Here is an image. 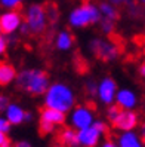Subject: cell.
<instances>
[{"mask_svg":"<svg viewBox=\"0 0 145 147\" xmlns=\"http://www.w3.org/2000/svg\"><path fill=\"white\" fill-rule=\"evenodd\" d=\"M43 104L45 107L59 110L67 115L76 107V94L71 86L64 82L50 83L43 95Z\"/></svg>","mask_w":145,"mask_h":147,"instance_id":"cell-1","label":"cell"},{"mask_svg":"<svg viewBox=\"0 0 145 147\" xmlns=\"http://www.w3.org/2000/svg\"><path fill=\"white\" fill-rule=\"evenodd\" d=\"M16 86L22 92H27L30 95H45L49 88V76L41 68H24L16 76Z\"/></svg>","mask_w":145,"mask_h":147,"instance_id":"cell-2","label":"cell"},{"mask_svg":"<svg viewBox=\"0 0 145 147\" xmlns=\"http://www.w3.org/2000/svg\"><path fill=\"white\" fill-rule=\"evenodd\" d=\"M99 5L92 2H83L82 5L73 7V11L68 13V24L73 28H86L101 21Z\"/></svg>","mask_w":145,"mask_h":147,"instance_id":"cell-3","label":"cell"},{"mask_svg":"<svg viewBox=\"0 0 145 147\" xmlns=\"http://www.w3.org/2000/svg\"><path fill=\"white\" fill-rule=\"evenodd\" d=\"M108 131V125L104 120H95L93 125L89 128H84L77 131V140L79 146L82 147H96L101 141V138L104 137Z\"/></svg>","mask_w":145,"mask_h":147,"instance_id":"cell-4","label":"cell"},{"mask_svg":"<svg viewBox=\"0 0 145 147\" xmlns=\"http://www.w3.org/2000/svg\"><path fill=\"white\" fill-rule=\"evenodd\" d=\"M47 13L46 7L39 3H33L25 11V22H27L30 33L41 34L47 27Z\"/></svg>","mask_w":145,"mask_h":147,"instance_id":"cell-5","label":"cell"},{"mask_svg":"<svg viewBox=\"0 0 145 147\" xmlns=\"http://www.w3.org/2000/svg\"><path fill=\"white\" fill-rule=\"evenodd\" d=\"M95 111L92 107L82 104V106H76L71 111H70V123L71 128H74L76 131H80V129L89 128L90 125H93L95 122Z\"/></svg>","mask_w":145,"mask_h":147,"instance_id":"cell-6","label":"cell"},{"mask_svg":"<svg viewBox=\"0 0 145 147\" xmlns=\"http://www.w3.org/2000/svg\"><path fill=\"white\" fill-rule=\"evenodd\" d=\"M90 51L104 61H114L120 57V48L117 43L104 39H93L89 43Z\"/></svg>","mask_w":145,"mask_h":147,"instance_id":"cell-7","label":"cell"},{"mask_svg":"<svg viewBox=\"0 0 145 147\" xmlns=\"http://www.w3.org/2000/svg\"><path fill=\"white\" fill-rule=\"evenodd\" d=\"M118 91V86L117 82L110 76H105L98 82V92H96V97L99 100V102L105 106H111L116 102V95Z\"/></svg>","mask_w":145,"mask_h":147,"instance_id":"cell-8","label":"cell"},{"mask_svg":"<svg viewBox=\"0 0 145 147\" xmlns=\"http://www.w3.org/2000/svg\"><path fill=\"white\" fill-rule=\"evenodd\" d=\"M24 24V16L18 9L13 11H6L0 15V27H2L3 34H15L19 31L21 25Z\"/></svg>","mask_w":145,"mask_h":147,"instance_id":"cell-9","label":"cell"},{"mask_svg":"<svg viewBox=\"0 0 145 147\" xmlns=\"http://www.w3.org/2000/svg\"><path fill=\"white\" fill-rule=\"evenodd\" d=\"M138 125H139V116L135 110H120L117 119L113 122V126L120 132L135 131V128Z\"/></svg>","mask_w":145,"mask_h":147,"instance_id":"cell-10","label":"cell"},{"mask_svg":"<svg viewBox=\"0 0 145 147\" xmlns=\"http://www.w3.org/2000/svg\"><path fill=\"white\" fill-rule=\"evenodd\" d=\"M138 94H136L133 89L130 88H120L117 91L116 95V102L122 110H133L136 106H138Z\"/></svg>","mask_w":145,"mask_h":147,"instance_id":"cell-11","label":"cell"},{"mask_svg":"<svg viewBox=\"0 0 145 147\" xmlns=\"http://www.w3.org/2000/svg\"><path fill=\"white\" fill-rule=\"evenodd\" d=\"M117 144L118 147H145L141 134H138L136 131L120 132L117 137Z\"/></svg>","mask_w":145,"mask_h":147,"instance_id":"cell-12","label":"cell"},{"mask_svg":"<svg viewBox=\"0 0 145 147\" xmlns=\"http://www.w3.org/2000/svg\"><path fill=\"white\" fill-rule=\"evenodd\" d=\"M40 120H45V122L52 123L55 126H61L67 120V115L62 113V111H59V110L45 107L43 110L40 111Z\"/></svg>","mask_w":145,"mask_h":147,"instance_id":"cell-13","label":"cell"},{"mask_svg":"<svg viewBox=\"0 0 145 147\" xmlns=\"http://www.w3.org/2000/svg\"><path fill=\"white\" fill-rule=\"evenodd\" d=\"M5 116L12 125H21L25 120V110L16 102H9L7 109L5 110Z\"/></svg>","mask_w":145,"mask_h":147,"instance_id":"cell-14","label":"cell"},{"mask_svg":"<svg viewBox=\"0 0 145 147\" xmlns=\"http://www.w3.org/2000/svg\"><path fill=\"white\" fill-rule=\"evenodd\" d=\"M16 68L9 63H0V86H9L16 80Z\"/></svg>","mask_w":145,"mask_h":147,"instance_id":"cell-15","label":"cell"},{"mask_svg":"<svg viewBox=\"0 0 145 147\" xmlns=\"http://www.w3.org/2000/svg\"><path fill=\"white\" fill-rule=\"evenodd\" d=\"M74 45V39H73V34L68 31V30H61L56 37H55V48L61 52H67L70 51Z\"/></svg>","mask_w":145,"mask_h":147,"instance_id":"cell-16","label":"cell"},{"mask_svg":"<svg viewBox=\"0 0 145 147\" xmlns=\"http://www.w3.org/2000/svg\"><path fill=\"white\" fill-rule=\"evenodd\" d=\"M59 141L67 147H77L79 146V140H77V131L74 128H65L62 129L58 135Z\"/></svg>","mask_w":145,"mask_h":147,"instance_id":"cell-17","label":"cell"},{"mask_svg":"<svg viewBox=\"0 0 145 147\" xmlns=\"http://www.w3.org/2000/svg\"><path fill=\"white\" fill-rule=\"evenodd\" d=\"M99 12H101V20H108V21H117L118 20V11L117 6L111 5L110 2H102L99 5Z\"/></svg>","mask_w":145,"mask_h":147,"instance_id":"cell-18","label":"cell"},{"mask_svg":"<svg viewBox=\"0 0 145 147\" xmlns=\"http://www.w3.org/2000/svg\"><path fill=\"white\" fill-rule=\"evenodd\" d=\"M24 0H0V6L5 7L6 11H13L18 9V7L22 5Z\"/></svg>","mask_w":145,"mask_h":147,"instance_id":"cell-19","label":"cell"},{"mask_svg":"<svg viewBox=\"0 0 145 147\" xmlns=\"http://www.w3.org/2000/svg\"><path fill=\"white\" fill-rule=\"evenodd\" d=\"M101 31L104 34H111L116 28V22L114 21H108V20H101Z\"/></svg>","mask_w":145,"mask_h":147,"instance_id":"cell-20","label":"cell"},{"mask_svg":"<svg viewBox=\"0 0 145 147\" xmlns=\"http://www.w3.org/2000/svg\"><path fill=\"white\" fill-rule=\"evenodd\" d=\"M120 107H118L117 104H111V106H108V109H107V117H108V120L110 122H114V120L117 119V116H118V113H120Z\"/></svg>","mask_w":145,"mask_h":147,"instance_id":"cell-21","label":"cell"},{"mask_svg":"<svg viewBox=\"0 0 145 147\" xmlns=\"http://www.w3.org/2000/svg\"><path fill=\"white\" fill-rule=\"evenodd\" d=\"M55 125H52V123H47V122H45V120H40L39 122V129H40V132L43 134V135H49V134H52L53 131H55Z\"/></svg>","mask_w":145,"mask_h":147,"instance_id":"cell-22","label":"cell"},{"mask_svg":"<svg viewBox=\"0 0 145 147\" xmlns=\"http://www.w3.org/2000/svg\"><path fill=\"white\" fill-rule=\"evenodd\" d=\"M46 13H47V20H49L50 22H56V21H58L59 13H58V9H56L55 5H49V6L46 7Z\"/></svg>","mask_w":145,"mask_h":147,"instance_id":"cell-23","label":"cell"},{"mask_svg":"<svg viewBox=\"0 0 145 147\" xmlns=\"http://www.w3.org/2000/svg\"><path fill=\"white\" fill-rule=\"evenodd\" d=\"M126 6H127V11H129L130 16H139L141 15V7H139L138 3L130 2V0H129V2L126 3Z\"/></svg>","mask_w":145,"mask_h":147,"instance_id":"cell-24","label":"cell"},{"mask_svg":"<svg viewBox=\"0 0 145 147\" xmlns=\"http://www.w3.org/2000/svg\"><path fill=\"white\" fill-rule=\"evenodd\" d=\"M84 86H86V91H88V94L90 95V97H96V92H98V83H96L95 80L89 79Z\"/></svg>","mask_w":145,"mask_h":147,"instance_id":"cell-25","label":"cell"},{"mask_svg":"<svg viewBox=\"0 0 145 147\" xmlns=\"http://www.w3.org/2000/svg\"><path fill=\"white\" fill-rule=\"evenodd\" d=\"M12 128V123L6 119V116H0V132L7 134Z\"/></svg>","mask_w":145,"mask_h":147,"instance_id":"cell-26","label":"cell"},{"mask_svg":"<svg viewBox=\"0 0 145 147\" xmlns=\"http://www.w3.org/2000/svg\"><path fill=\"white\" fill-rule=\"evenodd\" d=\"M7 106H9V98H7V95L0 92V113H5Z\"/></svg>","mask_w":145,"mask_h":147,"instance_id":"cell-27","label":"cell"},{"mask_svg":"<svg viewBox=\"0 0 145 147\" xmlns=\"http://www.w3.org/2000/svg\"><path fill=\"white\" fill-rule=\"evenodd\" d=\"M7 46H9V43H7V37H5L3 34H0V57H3L6 54Z\"/></svg>","mask_w":145,"mask_h":147,"instance_id":"cell-28","label":"cell"},{"mask_svg":"<svg viewBox=\"0 0 145 147\" xmlns=\"http://www.w3.org/2000/svg\"><path fill=\"white\" fill-rule=\"evenodd\" d=\"M7 43H9V45H16V43H18V36H16V33L15 34H9Z\"/></svg>","mask_w":145,"mask_h":147,"instance_id":"cell-29","label":"cell"},{"mask_svg":"<svg viewBox=\"0 0 145 147\" xmlns=\"http://www.w3.org/2000/svg\"><path fill=\"white\" fill-rule=\"evenodd\" d=\"M101 147H118V144L117 141H113V140H105Z\"/></svg>","mask_w":145,"mask_h":147,"instance_id":"cell-30","label":"cell"},{"mask_svg":"<svg viewBox=\"0 0 145 147\" xmlns=\"http://www.w3.org/2000/svg\"><path fill=\"white\" fill-rule=\"evenodd\" d=\"M111 5H114V6H123V5H126L129 0H108Z\"/></svg>","mask_w":145,"mask_h":147,"instance_id":"cell-31","label":"cell"},{"mask_svg":"<svg viewBox=\"0 0 145 147\" xmlns=\"http://www.w3.org/2000/svg\"><path fill=\"white\" fill-rule=\"evenodd\" d=\"M139 76L142 77V79H145V59L141 63V65H139Z\"/></svg>","mask_w":145,"mask_h":147,"instance_id":"cell-32","label":"cell"},{"mask_svg":"<svg viewBox=\"0 0 145 147\" xmlns=\"http://www.w3.org/2000/svg\"><path fill=\"white\" fill-rule=\"evenodd\" d=\"M19 31H21L22 34H28V33H30V28H28V25H27V22H25V21H24V24L21 25Z\"/></svg>","mask_w":145,"mask_h":147,"instance_id":"cell-33","label":"cell"},{"mask_svg":"<svg viewBox=\"0 0 145 147\" xmlns=\"http://www.w3.org/2000/svg\"><path fill=\"white\" fill-rule=\"evenodd\" d=\"M13 147H33L28 141H18V143H16Z\"/></svg>","mask_w":145,"mask_h":147,"instance_id":"cell-34","label":"cell"},{"mask_svg":"<svg viewBox=\"0 0 145 147\" xmlns=\"http://www.w3.org/2000/svg\"><path fill=\"white\" fill-rule=\"evenodd\" d=\"M7 141V134H3V132H0V147H2L5 143Z\"/></svg>","mask_w":145,"mask_h":147,"instance_id":"cell-35","label":"cell"},{"mask_svg":"<svg viewBox=\"0 0 145 147\" xmlns=\"http://www.w3.org/2000/svg\"><path fill=\"white\" fill-rule=\"evenodd\" d=\"M33 119H34V116H33L31 111H25V120L24 122H31Z\"/></svg>","mask_w":145,"mask_h":147,"instance_id":"cell-36","label":"cell"},{"mask_svg":"<svg viewBox=\"0 0 145 147\" xmlns=\"http://www.w3.org/2000/svg\"><path fill=\"white\" fill-rule=\"evenodd\" d=\"M139 134H141V137H142V140H144V143H145V122L141 125V131H139Z\"/></svg>","mask_w":145,"mask_h":147,"instance_id":"cell-37","label":"cell"},{"mask_svg":"<svg viewBox=\"0 0 145 147\" xmlns=\"http://www.w3.org/2000/svg\"><path fill=\"white\" fill-rule=\"evenodd\" d=\"M2 147H12V144H11V141H9V140H7V141H6V143L2 146Z\"/></svg>","mask_w":145,"mask_h":147,"instance_id":"cell-38","label":"cell"},{"mask_svg":"<svg viewBox=\"0 0 145 147\" xmlns=\"http://www.w3.org/2000/svg\"><path fill=\"white\" fill-rule=\"evenodd\" d=\"M138 2H139L141 5H145V0H138Z\"/></svg>","mask_w":145,"mask_h":147,"instance_id":"cell-39","label":"cell"},{"mask_svg":"<svg viewBox=\"0 0 145 147\" xmlns=\"http://www.w3.org/2000/svg\"><path fill=\"white\" fill-rule=\"evenodd\" d=\"M144 52H145V34H144Z\"/></svg>","mask_w":145,"mask_h":147,"instance_id":"cell-40","label":"cell"},{"mask_svg":"<svg viewBox=\"0 0 145 147\" xmlns=\"http://www.w3.org/2000/svg\"><path fill=\"white\" fill-rule=\"evenodd\" d=\"M0 34H3V33H2V27H0Z\"/></svg>","mask_w":145,"mask_h":147,"instance_id":"cell-41","label":"cell"},{"mask_svg":"<svg viewBox=\"0 0 145 147\" xmlns=\"http://www.w3.org/2000/svg\"><path fill=\"white\" fill-rule=\"evenodd\" d=\"M0 15H2V11H0Z\"/></svg>","mask_w":145,"mask_h":147,"instance_id":"cell-42","label":"cell"}]
</instances>
